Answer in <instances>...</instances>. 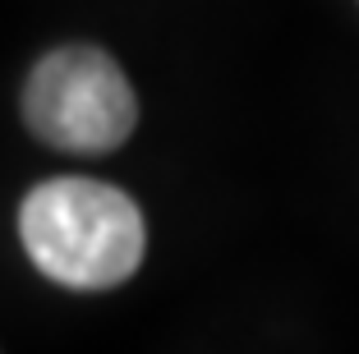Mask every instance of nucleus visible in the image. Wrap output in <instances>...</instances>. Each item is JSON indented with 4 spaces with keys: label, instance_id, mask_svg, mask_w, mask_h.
I'll return each mask as SVG.
<instances>
[{
    "label": "nucleus",
    "instance_id": "f03ea898",
    "mask_svg": "<svg viewBox=\"0 0 359 354\" xmlns=\"http://www.w3.org/2000/svg\"><path fill=\"white\" fill-rule=\"evenodd\" d=\"M23 125L55 152H116L138 125L125 69L97 46H60L32 64L23 83Z\"/></svg>",
    "mask_w": 359,
    "mask_h": 354
},
{
    "label": "nucleus",
    "instance_id": "f257e3e1",
    "mask_svg": "<svg viewBox=\"0 0 359 354\" xmlns=\"http://www.w3.org/2000/svg\"><path fill=\"white\" fill-rule=\"evenodd\" d=\"M19 240L46 281L65 290H116L143 262L148 230L125 189L60 175L23 193Z\"/></svg>",
    "mask_w": 359,
    "mask_h": 354
}]
</instances>
